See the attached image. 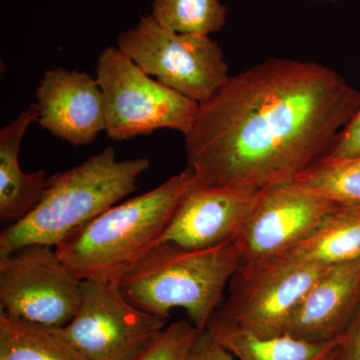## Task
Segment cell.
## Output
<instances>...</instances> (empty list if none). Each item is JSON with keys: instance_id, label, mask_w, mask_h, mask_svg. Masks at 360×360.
<instances>
[{"instance_id": "d4e9b609", "label": "cell", "mask_w": 360, "mask_h": 360, "mask_svg": "<svg viewBox=\"0 0 360 360\" xmlns=\"http://www.w3.org/2000/svg\"><path fill=\"white\" fill-rule=\"evenodd\" d=\"M338 360H347V359H345V354H343L342 350H341L340 347V354H338Z\"/></svg>"}, {"instance_id": "5bb4252c", "label": "cell", "mask_w": 360, "mask_h": 360, "mask_svg": "<svg viewBox=\"0 0 360 360\" xmlns=\"http://www.w3.org/2000/svg\"><path fill=\"white\" fill-rule=\"evenodd\" d=\"M39 120L37 103L0 130V220L16 224L39 205L47 186L44 170L25 172L20 167L21 142L26 130Z\"/></svg>"}, {"instance_id": "3957f363", "label": "cell", "mask_w": 360, "mask_h": 360, "mask_svg": "<svg viewBox=\"0 0 360 360\" xmlns=\"http://www.w3.org/2000/svg\"><path fill=\"white\" fill-rule=\"evenodd\" d=\"M148 158L118 160L106 146L82 165L52 175L39 205L0 234V257L23 246L56 248L68 234L116 205L136 189Z\"/></svg>"}, {"instance_id": "8fae6325", "label": "cell", "mask_w": 360, "mask_h": 360, "mask_svg": "<svg viewBox=\"0 0 360 360\" xmlns=\"http://www.w3.org/2000/svg\"><path fill=\"white\" fill-rule=\"evenodd\" d=\"M258 193L246 187L198 182L186 194L153 246L202 250L236 241L252 212Z\"/></svg>"}, {"instance_id": "30bf717a", "label": "cell", "mask_w": 360, "mask_h": 360, "mask_svg": "<svg viewBox=\"0 0 360 360\" xmlns=\"http://www.w3.org/2000/svg\"><path fill=\"white\" fill-rule=\"evenodd\" d=\"M340 205L295 182L260 189L236 243L240 264L278 257L309 238Z\"/></svg>"}, {"instance_id": "52a82bcc", "label": "cell", "mask_w": 360, "mask_h": 360, "mask_svg": "<svg viewBox=\"0 0 360 360\" xmlns=\"http://www.w3.org/2000/svg\"><path fill=\"white\" fill-rule=\"evenodd\" d=\"M329 267L285 255L240 264L215 314L262 338L285 335L302 298Z\"/></svg>"}, {"instance_id": "9c48e42d", "label": "cell", "mask_w": 360, "mask_h": 360, "mask_svg": "<svg viewBox=\"0 0 360 360\" xmlns=\"http://www.w3.org/2000/svg\"><path fill=\"white\" fill-rule=\"evenodd\" d=\"M165 328V319L130 302L118 284L82 281L79 309L63 330L89 360H134Z\"/></svg>"}, {"instance_id": "ac0fdd59", "label": "cell", "mask_w": 360, "mask_h": 360, "mask_svg": "<svg viewBox=\"0 0 360 360\" xmlns=\"http://www.w3.org/2000/svg\"><path fill=\"white\" fill-rule=\"evenodd\" d=\"M296 186L340 205H360V156H324L295 179Z\"/></svg>"}, {"instance_id": "d6986e66", "label": "cell", "mask_w": 360, "mask_h": 360, "mask_svg": "<svg viewBox=\"0 0 360 360\" xmlns=\"http://www.w3.org/2000/svg\"><path fill=\"white\" fill-rule=\"evenodd\" d=\"M227 13L220 0H153L151 15L172 32L210 35L222 30Z\"/></svg>"}, {"instance_id": "484cf974", "label": "cell", "mask_w": 360, "mask_h": 360, "mask_svg": "<svg viewBox=\"0 0 360 360\" xmlns=\"http://www.w3.org/2000/svg\"><path fill=\"white\" fill-rule=\"evenodd\" d=\"M314 1L336 2L338 0H314Z\"/></svg>"}, {"instance_id": "ba28073f", "label": "cell", "mask_w": 360, "mask_h": 360, "mask_svg": "<svg viewBox=\"0 0 360 360\" xmlns=\"http://www.w3.org/2000/svg\"><path fill=\"white\" fill-rule=\"evenodd\" d=\"M82 281L56 248L30 245L0 257V312L49 328H65L75 319Z\"/></svg>"}, {"instance_id": "ffe728a7", "label": "cell", "mask_w": 360, "mask_h": 360, "mask_svg": "<svg viewBox=\"0 0 360 360\" xmlns=\"http://www.w3.org/2000/svg\"><path fill=\"white\" fill-rule=\"evenodd\" d=\"M198 333L191 321H175L167 326L153 347L134 360H186Z\"/></svg>"}, {"instance_id": "277c9868", "label": "cell", "mask_w": 360, "mask_h": 360, "mask_svg": "<svg viewBox=\"0 0 360 360\" xmlns=\"http://www.w3.org/2000/svg\"><path fill=\"white\" fill-rule=\"evenodd\" d=\"M240 262L236 241L202 250L155 245L120 286L130 302L165 321L172 309H184L200 331L224 302V291Z\"/></svg>"}, {"instance_id": "44dd1931", "label": "cell", "mask_w": 360, "mask_h": 360, "mask_svg": "<svg viewBox=\"0 0 360 360\" xmlns=\"http://www.w3.org/2000/svg\"><path fill=\"white\" fill-rule=\"evenodd\" d=\"M186 360H236L207 328L198 331Z\"/></svg>"}, {"instance_id": "cb8c5ba5", "label": "cell", "mask_w": 360, "mask_h": 360, "mask_svg": "<svg viewBox=\"0 0 360 360\" xmlns=\"http://www.w3.org/2000/svg\"><path fill=\"white\" fill-rule=\"evenodd\" d=\"M338 354H340V343H338V347L333 348L328 354L324 355L319 360H338Z\"/></svg>"}, {"instance_id": "7a4b0ae2", "label": "cell", "mask_w": 360, "mask_h": 360, "mask_svg": "<svg viewBox=\"0 0 360 360\" xmlns=\"http://www.w3.org/2000/svg\"><path fill=\"white\" fill-rule=\"evenodd\" d=\"M200 180L186 167L160 186L112 206L56 246L59 258L82 281L120 285L155 245L186 194Z\"/></svg>"}, {"instance_id": "6da1fadb", "label": "cell", "mask_w": 360, "mask_h": 360, "mask_svg": "<svg viewBox=\"0 0 360 360\" xmlns=\"http://www.w3.org/2000/svg\"><path fill=\"white\" fill-rule=\"evenodd\" d=\"M360 91L312 61L272 58L229 78L186 135L187 167L206 186L290 184L328 155Z\"/></svg>"}, {"instance_id": "8992f818", "label": "cell", "mask_w": 360, "mask_h": 360, "mask_svg": "<svg viewBox=\"0 0 360 360\" xmlns=\"http://www.w3.org/2000/svg\"><path fill=\"white\" fill-rule=\"evenodd\" d=\"M117 47L144 72L200 105L231 78L221 47L210 35L172 32L151 14L120 33Z\"/></svg>"}, {"instance_id": "7c38bea8", "label": "cell", "mask_w": 360, "mask_h": 360, "mask_svg": "<svg viewBox=\"0 0 360 360\" xmlns=\"http://www.w3.org/2000/svg\"><path fill=\"white\" fill-rule=\"evenodd\" d=\"M35 96L42 129L71 146L92 143L105 129L103 91L84 71H45Z\"/></svg>"}, {"instance_id": "e0dca14e", "label": "cell", "mask_w": 360, "mask_h": 360, "mask_svg": "<svg viewBox=\"0 0 360 360\" xmlns=\"http://www.w3.org/2000/svg\"><path fill=\"white\" fill-rule=\"evenodd\" d=\"M0 360H89L63 328H49L0 312Z\"/></svg>"}, {"instance_id": "2e32d148", "label": "cell", "mask_w": 360, "mask_h": 360, "mask_svg": "<svg viewBox=\"0 0 360 360\" xmlns=\"http://www.w3.org/2000/svg\"><path fill=\"white\" fill-rule=\"evenodd\" d=\"M206 328L236 360H319L340 342L312 343L288 335L262 338L213 314Z\"/></svg>"}, {"instance_id": "603a6c76", "label": "cell", "mask_w": 360, "mask_h": 360, "mask_svg": "<svg viewBox=\"0 0 360 360\" xmlns=\"http://www.w3.org/2000/svg\"><path fill=\"white\" fill-rule=\"evenodd\" d=\"M340 347L347 360H360V309L341 338Z\"/></svg>"}, {"instance_id": "4fadbf2b", "label": "cell", "mask_w": 360, "mask_h": 360, "mask_svg": "<svg viewBox=\"0 0 360 360\" xmlns=\"http://www.w3.org/2000/svg\"><path fill=\"white\" fill-rule=\"evenodd\" d=\"M360 309V259L330 266L307 291L285 335L312 343L340 342Z\"/></svg>"}, {"instance_id": "7402d4cb", "label": "cell", "mask_w": 360, "mask_h": 360, "mask_svg": "<svg viewBox=\"0 0 360 360\" xmlns=\"http://www.w3.org/2000/svg\"><path fill=\"white\" fill-rule=\"evenodd\" d=\"M328 158H347L360 156V108L336 137Z\"/></svg>"}, {"instance_id": "9a60e30c", "label": "cell", "mask_w": 360, "mask_h": 360, "mask_svg": "<svg viewBox=\"0 0 360 360\" xmlns=\"http://www.w3.org/2000/svg\"><path fill=\"white\" fill-rule=\"evenodd\" d=\"M281 255L326 267L360 259V205L338 206L311 236Z\"/></svg>"}, {"instance_id": "5b68a950", "label": "cell", "mask_w": 360, "mask_h": 360, "mask_svg": "<svg viewBox=\"0 0 360 360\" xmlns=\"http://www.w3.org/2000/svg\"><path fill=\"white\" fill-rule=\"evenodd\" d=\"M96 79L103 94L108 139L127 141L161 129L184 136L191 131L200 104L153 79L118 47H106L99 54Z\"/></svg>"}]
</instances>
